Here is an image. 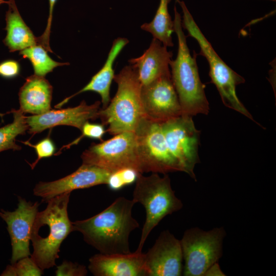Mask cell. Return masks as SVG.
<instances>
[{
  "label": "cell",
  "instance_id": "obj_11",
  "mask_svg": "<svg viewBox=\"0 0 276 276\" xmlns=\"http://www.w3.org/2000/svg\"><path fill=\"white\" fill-rule=\"evenodd\" d=\"M141 96L145 115L151 120L163 122L182 115L171 73L142 85Z\"/></svg>",
  "mask_w": 276,
  "mask_h": 276
},
{
  "label": "cell",
  "instance_id": "obj_3",
  "mask_svg": "<svg viewBox=\"0 0 276 276\" xmlns=\"http://www.w3.org/2000/svg\"><path fill=\"white\" fill-rule=\"evenodd\" d=\"M174 30L178 39L176 59L171 60V78L181 108L182 115L193 117L208 114L209 103L205 94V85L201 81L196 62V55L192 56L181 25V17L174 8Z\"/></svg>",
  "mask_w": 276,
  "mask_h": 276
},
{
  "label": "cell",
  "instance_id": "obj_8",
  "mask_svg": "<svg viewBox=\"0 0 276 276\" xmlns=\"http://www.w3.org/2000/svg\"><path fill=\"white\" fill-rule=\"evenodd\" d=\"M134 132L141 173L166 174L181 172L168 148L160 122L146 117L140 122Z\"/></svg>",
  "mask_w": 276,
  "mask_h": 276
},
{
  "label": "cell",
  "instance_id": "obj_31",
  "mask_svg": "<svg viewBox=\"0 0 276 276\" xmlns=\"http://www.w3.org/2000/svg\"><path fill=\"white\" fill-rule=\"evenodd\" d=\"M224 276L225 274L222 271L218 262L211 266L204 273V276Z\"/></svg>",
  "mask_w": 276,
  "mask_h": 276
},
{
  "label": "cell",
  "instance_id": "obj_12",
  "mask_svg": "<svg viewBox=\"0 0 276 276\" xmlns=\"http://www.w3.org/2000/svg\"><path fill=\"white\" fill-rule=\"evenodd\" d=\"M146 276H180L183 257L180 241L169 230L160 233L153 245L145 253Z\"/></svg>",
  "mask_w": 276,
  "mask_h": 276
},
{
  "label": "cell",
  "instance_id": "obj_21",
  "mask_svg": "<svg viewBox=\"0 0 276 276\" xmlns=\"http://www.w3.org/2000/svg\"><path fill=\"white\" fill-rule=\"evenodd\" d=\"M171 0H160L159 6L152 20L145 23L141 29L150 33L154 38L158 40L165 47L173 46L172 34L174 22L168 11V5Z\"/></svg>",
  "mask_w": 276,
  "mask_h": 276
},
{
  "label": "cell",
  "instance_id": "obj_32",
  "mask_svg": "<svg viewBox=\"0 0 276 276\" xmlns=\"http://www.w3.org/2000/svg\"><path fill=\"white\" fill-rule=\"evenodd\" d=\"M7 3H8V1H5L4 0H0V5L3 4H5V3L7 4Z\"/></svg>",
  "mask_w": 276,
  "mask_h": 276
},
{
  "label": "cell",
  "instance_id": "obj_4",
  "mask_svg": "<svg viewBox=\"0 0 276 276\" xmlns=\"http://www.w3.org/2000/svg\"><path fill=\"white\" fill-rule=\"evenodd\" d=\"M117 93L108 105L99 111L106 131L116 135L125 131L134 132L140 122L146 117L141 96L142 84L136 69L131 65L124 66L114 75Z\"/></svg>",
  "mask_w": 276,
  "mask_h": 276
},
{
  "label": "cell",
  "instance_id": "obj_9",
  "mask_svg": "<svg viewBox=\"0 0 276 276\" xmlns=\"http://www.w3.org/2000/svg\"><path fill=\"white\" fill-rule=\"evenodd\" d=\"M81 157L82 164L100 167L111 173L124 168L140 173L134 132H123L99 144L93 143Z\"/></svg>",
  "mask_w": 276,
  "mask_h": 276
},
{
  "label": "cell",
  "instance_id": "obj_15",
  "mask_svg": "<svg viewBox=\"0 0 276 276\" xmlns=\"http://www.w3.org/2000/svg\"><path fill=\"white\" fill-rule=\"evenodd\" d=\"M101 102L87 105L83 101L77 106L62 109H50L38 115L26 117L30 133L35 134L46 129L59 125L73 126L81 130L84 123L99 118Z\"/></svg>",
  "mask_w": 276,
  "mask_h": 276
},
{
  "label": "cell",
  "instance_id": "obj_25",
  "mask_svg": "<svg viewBox=\"0 0 276 276\" xmlns=\"http://www.w3.org/2000/svg\"><path fill=\"white\" fill-rule=\"evenodd\" d=\"M139 173L137 171L131 168L118 170L110 174L106 185L111 190H119L135 182Z\"/></svg>",
  "mask_w": 276,
  "mask_h": 276
},
{
  "label": "cell",
  "instance_id": "obj_23",
  "mask_svg": "<svg viewBox=\"0 0 276 276\" xmlns=\"http://www.w3.org/2000/svg\"><path fill=\"white\" fill-rule=\"evenodd\" d=\"M24 58L28 59L32 64L34 74L44 77L56 67L68 64V63L58 62L53 60L48 51L40 44H37L19 52Z\"/></svg>",
  "mask_w": 276,
  "mask_h": 276
},
{
  "label": "cell",
  "instance_id": "obj_29",
  "mask_svg": "<svg viewBox=\"0 0 276 276\" xmlns=\"http://www.w3.org/2000/svg\"><path fill=\"white\" fill-rule=\"evenodd\" d=\"M19 63L13 59L5 60L0 63V76L5 79H12L19 75Z\"/></svg>",
  "mask_w": 276,
  "mask_h": 276
},
{
  "label": "cell",
  "instance_id": "obj_16",
  "mask_svg": "<svg viewBox=\"0 0 276 276\" xmlns=\"http://www.w3.org/2000/svg\"><path fill=\"white\" fill-rule=\"evenodd\" d=\"M145 253L137 250L126 254L95 255L88 269L96 276H146Z\"/></svg>",
  "mask_w": 276,
  "mask_h": 276
},
{
  "label": "cell",
  "instance_id": "obj_20",
  "mask_svg": "<svg viewBox=\"0 0 276 276\" xmlns=\"http://www.w3.org/2000/svg\"><path fill=\"white\" fill-rule=\"evenodd\" d=\"M8 10L6 13L7 31L3 40L10 52L20 51L38 44L36 37L26 24L18 10L14 0H9Z\"/></svg>",
  "mask_w": 276,
  "mask_h": 276
},
{
  "label": "cell",
  "instance_id": "obj_10",
  "mask_svg": "<svg viewBox=\"0 0 276 276\" xmlns=\"http://www.w3.org/2000/svg\"><path fill=\"white\" fill-rule=\"evenodd\" d=\"M168 148L179 165L181 172L196 180L194 169L199 162L200 131L192 117L181 115L160 122Z\"/></svg>",
  "mask_w": 276,
  "mask_h": 276
},
{
  "label": "cell",
  "instance_id": "obj_28",
  "mask_svg": "<svg viewBox=\"0 0 276 276\" xmlns=\"http://www.w3.org/2000/svg\"><path fill=\"white\" fill-rule=\"evenodd\" d=\"M87 273V270L85 266L66 261L57 266L55 271L57 276H84Z\"/></svg>",
  "mask_w": 276,
  "mask_h": 276
},
{
  "label": "cell",
  "instance_id": "obj_1",
  "mask_svg": "<svg viewBox=\"0 0 276 276\" xmlns=\"http://www.w3.org/2000/svg\"><path fill=\"white\" fill-rule=\"evenodd\" d=\"M135 203L132 199L119 197L99 214L72 222L73 231L80 232L84 240L102 254L130 253V234L140 226L132 215Z\"/></svg>",
  "mask_w": 276,
  "mask_h": 276
},
{
  "label": "cell",
  "instance_id": "obj_30",
  "mask_svg": "<svg viewBox=\"0 0 276 276\" xmlns=\"http://www.w3.org/2000/svg\"><path fill=\"white\" fill-rule=\"evenodd\" d=\"M57 0H49V14L46 28L40 36L37 38L38 44L41 45L47 51L51 52L52 50L49 44L50 35L52 21L53 11L54 7Z\"/></svg>",
  "mask_w": 276,
  "mask_h": 276
},
{
  "label": "cell",
  "instance_id": "obj_5",
  "mask_svg": "<svg viewBox=\"0 0 276 276\" xmlns=\"http://www.w3.org/2000/svg\"><path fill=\"white\" fill-rule=\"evenodd\" d=\"M176 2L181 7L183 13L182 27L188 31L189 36L197 41L200 49L199 54L204 56L208 62L211 82L216 86L223 103L254 121L236 94L237 86L244 83V78L229 67L216 53L195 22L185 2L180 0Z\"/></svg>",
  "mask_w": 276,
  "mask_h": 276
},
{
  "label": "cell",
  "instance_id": "obj_2",
  "mask_svg": "<svg viewBox=\"0 0 276 276\" xmlns=\"http://www.w3.org/2000/svg\"><path fill=\"white\" fill-rule=\"evenodd\" d=\"M70 194L64 193L48 200L46 208L36 216L31 235L33 251L30 256L42 270L56 265L62 242L73 232L67 213Z\"/></svg>",
  "mask_w": 276,
  "mask_h": 276
},
{
  "label": "cell",
  "instance_id": "obj_14",
  "mask_svg": "<svg viewBox=\"0 0 276 276\" xmlns=\"http://www.w3.org/2000/svg\"><path fill=\"white\" fill-rule=\"evenodd\" d=\"M111 173L100 167L82 164L72 174L51 182H40L36 185L34 194L48 200L77 189L88 188L95 186L107 184Z\"/></svg>",
  "mask_w": 276,
  "mask_h": 276
},
{
  "label": "cell",
  "instance_id": "obj_17",
  "mask_svg": "<svg viewBox=\"0 0 276 276\" xmlns=\"http://www.w3.org/2000/svg\"><path fill=\"white\" fill-rule=\"evenodd\" d=\"M172 52L168 51L158 40L153 38L149 47L137 58L129 60L137 70L142 85H146L169 73Z\"/></svg>",
  "mask_w": 276,
  "mask_h": 276
},
{
  "label": "cell",
  "instance_id": "obj_7",
  "mask_svg": "<svg viewBox=\"0 0 276 276\" xmlns=\"http://www.w3.org/2000/svg\"><path fill=\"white\" fill-rule=\"evenodd\" d=\"M226 232L223 227L204 231L187 229L180 241L185 276H204L209 268L218 262L223 254Z\"/></svg>",
  "mask_w": 276,
  "mask_h": 276
},
{
  "label": "cell",
  "instance_id": "obj_26",
  "mask_svg": "<svg viewBox=\"0 0 276 276\" xmlns=\"http://www.w3.org/2000/svg\"><path fill=\"white\" fill-rule=\"evenodd\" d=\"M22 143L34 148L36 151L37 159L30 165L32 169L41 158L50 157L54 155L56 151L55 145L50 136L45 137L35 145L31 144L29 141L22 142Z\"/></svg>",
  "mask_w": 276,
  "mask_h": 276
},
{
  "label": "cell",
  "instance_id": "obj_24",
  "mask_svg": "<svg viewBox=\"0 0 276 276\" xmlns=\"http://www.w3.org/2000/svg\"><path fill=\"white\" fill-rule=\"evenodd\" d=\"M42 273V270L28 257L19 259L12 265L7 266L1 275L40 276Z\"/></svg>",
  "mask_w": 276,
  "mask_h": 276
},
{
  "label": "cell",
  "instance_id": "obj_18",
  "mask_svg": "<svg viewBox=\"0 0 276 276\" xmlns=\"http://www.w3.org/2000/svg\"><path fill=\"white\" fill-rule=\"evenodd\" d=\"M53 87L41 77L33 75L28 77L20 88L18 96L20 110L33 115L44 113L51 109Z\"/></svg>",
  "mask_w": 276,
  "mask_h": 276
},
{
  "label": "cell",
  "instance_id": "obj_27",
  "mask_svg": "<svg viewBox=\"0 0 276 276\" xmlns=\"http://www.w3.org/2000/svg\"><path fill=\"white\" fill-rule=\"evenodd\" d=\"M81 131L82 134L80 136L62 148H67L73 145L77 144L84 137L102 141L106 131L103 124L90 123L88 121L84 123Z\"/></svg>",
  "mask_w": 276,
  "mask_h": 276
},
{
  "label": "cell",
  "instance_id": "obj_19",
  "mask_svg": "<svg viewBox=\"0 0 276 276\" xmlns=\"http://www.w3.org/2000/svg\"><path fill=\"white\" fill-rule=\"evenodd\" d=\"M128 42L129 40L125 38L119 37L116 39L112 43L107 59L100 70L93 76L90 81L83 88L73 95L65 99L56 105L55 107H61L71 98L79 94L92 91L100 95L103 105L102 108H105L111 100L110 89L112 81L114 76L113 68L114 62L123 49Z\"/></svg>",
  "mask_w": 276,
  "mask_h": 276
},
{
  "label": "cell",
  "instance_id": "obj_13",
  "mask_svg": "<svg viewBox=\"0 0 276 276\" xmlns=\"http://www.w3.org/2000/svg\"><path fill=\"white\" fill-rule=\"evenodd\" d=\"M39 203H32L19 197L17 208L13 212L1 210L0 217L7 224L12 248L11 262L31 255L29 242Z\"/></svg>",
  "mask_w": 276,
  "mask_h": 276
},
{
  "label": "cell",
  "instance_id": "obj_22",
  "mask_svg": "<svg viewBox=\"0 0 276 276\" xmlns=\"http://www.w3.org/2000/svg\"><path fill=\"white\" fill-rule=\"evenodd\" d=\"M13 121L0 128V152L12 149L19 150L21 147L15 143L18 135L24 134L28 129L26 117L20 109H12Z\"/></svg>",
  "mask_w": 276,
  "mask_h": 276
},
{
  "label": "cell",
  "instance_id": "obj_6",
  "mask_svg": "<svg viewBox=\"0 0 276 276\" xmlns=\"http://www.w3.org/2000/svg\"><path fill=\"white\" fill-rule=\"evenodd\" d=\"M163 177L152 173L144 176L139 173L135 182L132 200L144 207L146 219L137 250L142 251L144 244L152 229L166 216L180 210L181 201L173 190L171 180L167 174Z\"/></svg>",
  "mask_w": 276,
  "mask_h": 276
}]
</instances>
